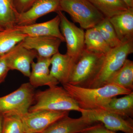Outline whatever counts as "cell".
Returning a JSON list of instances; mask_svg holds the SVG:
<instances>
[{
    "label": "cell",
    "mask_w": 133,
    "mask_h": 133,
    "mask_svg": "<svg viewBox=\"0 0 133 133\" xmlns=\"http://www.w3.org/2000/svg\"><path fill=\"white\" fill-rule=\"evenodd\" d=\"M59 11L66 12L84 29L94 28L105 18L87 0H60Z\"/></svg>",
    "instance_id": "5"
},
{
    "label": "cell",
    "mask_w": 133,
    "mask_h": 133,
    "mask_svg": "<svg viewBox=\"0 0 133 133\" xmlns=\"http://www.w3.org/2000/svg\"><path fill=\"white\" fill-rule=\"evenodd\" d=\"M62 42L59 38L49 36H27L21 42L24 48L35 51L37 57L44 58H51L59 52Z\"/></svg>",
    "instance_id": "12"
},
{
    "label": "cell",
    "mask_w": 133,
    "mask_h": 133,
    "mask_svg": "<svg viewBox=\"0 0 133 133\" xmlns=\"http://www.w3.org/2000/svg\"><path fill=\"white\" fill-rule=\"evenodd\" d=\"M69 111L41 110L28 112L21 117L25 133H42L58 120L68 115Z\"/></svg>",
    "instance_id": "9"
},
{
    "label": "cell",
    "mask_w": 133,
    "mask_h": 133,
    "mask_svg": "<svg viewBox=\"0 0 133 133\" xmlns=\"http://www.w3.org/2000/svg\"><path fill=\"white\" fill-rule=\"evenodd\" d=\"M125 3L129 8H133V0H121Z\"/></svg>",
    "instance_id": "29"
},
{
    "label": "cell",
    "mask_w": 133,
    "mask_h": 133,
    "mask_svg": "<svg viewBox=\"0 0 133 133\" xmlns=\"http://www.w3.org/2000/svg\"><path fill=\"white\" fill-rule=\"evenodd\" d=\"M18 14L14 0H0V26L3 28H14Z\"/></svg>",
    "instance_id": "23"
},
{
    "label": "cell",
    "mask_w": 133,
    "mask_h": 133,
    "mask_svg": "<svg viewBox=\"0 0 133 133\" xmlns=\"http://www.w3.org/2000/svg\"><path fill=\"white\" fill-rule=\"evenodd\" d=\"M105 56L84 48L73 65L68 83L88 87L99 72Z\"/></svg>",
    "instance_id": "2"
},
{
    "label": "cell",
    "mask_w": 133,
    "mask_h": 133,
    "mask_svg": "<svg viewBox=\"0 0 133 133\" xmlns=\"http://www.w3.org/2000/svg\"><path fill=\"white\" fill-rule=\"evenodd\" d=\"M133 52V40L112 48L105 55L99 72L87 88H97L106 85L111 77L123 66L129 55Z\"/></svg>",
    "instance_id": "4"
},
{
    "label": "cell",
    "mask_w": 133,
    "mask_h": 133,
    "mask_svg": "<svg viewBox=\"0 0 133 133\" xmlns=\"http://www.w3.org/2000/svg\"><path fill=\"white\" fill-rule=\"evenodd\" d=\"M83 132L85 133H116L108 129L102 123L97 122L85 129Z\"/></svg>",
    "instance_id": "26"
},
{
    "label": "cell",
    "mask_w": 133,
    "mask_h": 133,
    "mask_svg": "<svg viewBox=\"0 0 133 133\" xmlns=\"http://www.w3.org/2000/svg\"><path fill=\"white\" fill-rule=\"evenodd\" d=\"M79 133H85L84 132H81Z\"/></svg>",
    "instance_id": "32"
},
{
    "label": "cell",
    "mask_w": 133,
    "mask_h": 133,
    "mask_svg": "<svg viewBox=\"0 0 133 133\" xmlns=\"http://www.w3.org/2000/svg\"><path fill=\"white\" fill-rule=\"evenodd\" d=\"M34 102L35 104L30 107L29 112L47 110L58 111H74L80 112L81 111L65 89L57 85L35 93Z\"/></svg>",
    "instance_id": "3"
},
{
    "label": "cell",
    "mask_w": 133,
    "mask_h": 133,
    "mask_svg": "<svg viewBox=\"0 0 133 133\" xmlns=\"http://www.w3.org/2000/svg\"><path fill=\"white\" fill-rule=\"evenodd\" d=\"M3 116L2 115L0 114V133H2L3 122Z\"/></svg>",
    "instance_id": "30"
},
{
    "label": "cell",
    "mask_w": 133,
    "mask_h": 133,
    "mask_svg": "<svg viewBox=\"0 0 133 133\" xmlns=\"http://www.w3.org/2000/svg\"><path fill=\"white\" fill-rule=\"evenodd\" d=\"M60 20L57 15L48 21L25 26H16L15 28L21 33L29 37L49 36L56 37L65 42L61 30Z\"/></svg>",
    "instance_id": "13"
},
{
    "label": "cell",
    "mask_w": 133,
    "mask_h": 133,
    "mask_svg": "<svg viewBox=\"0 0 133 133\" xmlns=\"http://www.w3.org/2000/svg\"><path fill=\"white\" fill-rule=\"evenodd\" d=\"M51 58L37 57V62L31 64L29 83L34 88L45 85L51 87L59 84L50 74Z\"/></svg>",
    "instance_id": "14"
},
{
    "label": "cell",
    "mask_w": 133,
    "mask_h": 133,
    "mask_svg": "<svg viewBox=\"0 0 133 133\" xmlns=\"http://www.w3.org/2000/svg\"><path fill=\"white\" fill-rule=\"evenodd\" d=\"M37 56L35 51L24 48L21 42L5 54L10 70H16L29 78L31 72V64Z\"/></svg>",
    "instance_id": "10"
},
{
    "label": "cell",
    "mask_w": 133,
    "mask_h": 133,
    "mask_svg": "<svg viewBox=\"0 0 133 133\" xmlns=\"http://www.w3.org/2000/svg\"><path fill=\"white\" fill-rule=\"evenodd\" d=\"M36 0H14L15 7L19 14L26 12Z\"/></svg>",
    "instance_id": "27"
},
{
    "label": "cell",
    "mask_w": 133,
    "mask_h": 133,
    "mask_svg": "<svg viewBox=\"0 0 133 133\" xmlns=\"http://www.w3.org/2000/svg\"><path fill=\"white\" fill-rule=\"evenodd\" d=\"M95 27L99 31L106 42L112 49L118 46L122 43L117 37L114 27L108 18H105Z\"/></svg>",
    "instance_id": "24"
},
{
    "label": "cell",
    "mask_w": 133,
    "mask_h": 133,
    "mask_svg": "<svg viewBox=\"0 0 133 133\" xmlns=\"http://www.w3.org/2000/svg\"><path fill=\"white\" fill-rule=\"evenodd\" d=\"M108 19L122 43L133 40V8Z\"/></svg>",
    "instance_id": "16"
},
{
    "label": "cell",
    "mask_w": 133,
    "mask_h": 133,
    "mask_svg": "<svg viewBox=\"0 0 133 133\" xmlns=\"http://www.w3.org/2000/svg\"></svg>",
    "instance_id": "33"
},
{
    "label": "cell",
    "mask_w": 133,
    "mask_h": 133,
    "mask_svg": "<svg viewBox=\"0 0 133 133\" xmlns=\"http://www.w3.org/2000/svg\"><path fill=\"white\" fill-rule=\"evenodd\" d=\"M75 61L69 55L59 52L51 58L50 74L62 85L68 83Z\"/></svg>",
    "instance_id": "17"
},
{
    "label": "cell",
    "mask_w": 133,
    "mask_h": 133,
    "mask_svg": "<svg viewBox=\"0 0 133 133\" xmlns=\"http://www.w3.org/2000/svg\"><path fill=\"white\" fill-rule=\"evenodd\" d=\"M82 116L92 123L100 122L108 129L125 133H133L132 118H127L103 109H81Z\"/></svg>",
    "instance_id": "7"
},
{
    "label": "cell",
    "mask_w": 133,
    "mask_h": 133,
    "mask_svg": "<svg viewBox=\"0 0 133 133\" xmlns=\"http://www.w3.org/2000/svg\"><path fill=\"white\" fill-rule=\"evenodd\" d=\"M108 84L116 85L133 91V61L127 59L123 66L109 79L107 83Z\"/></svg>",
    "instance_id": "19"
},
{
    "label": "cell",
    "mask_w": 133,
    "mask_h": 133,
    "mask_svg": "<svg viewBox=\"0 0 133 133\" xmlns=\"http://www.w3.org/2000/svg\"><path fill=\"white\" fill-rule=\"evenodd\" d=\"M101 109L120 116L127 118H132L133 116V92L120 98L114 97Z\"/></svg>",
    "instance_id": "18"
},
{
    "label": "cell",
    "mask_w": 133,
    "mask_h": 133,
    "mask_svg": "<svg viewBox=\"0 0 133 133\" xmlns=\"http://www.w3.org/2000/svg\"><path fill=\"white\" fill-rule=\"evenodd\" d=\"M4 29L2 27H1V26H0V31H2V30H4Z\"/></svg>",
    "instance_id": "31"
},
{
    "label": "cell",
    "mask_w": 133,
    "mask_h": 133,
    "mask_svg": "<svg viewBox=\"0 0 133 133\" xmlns=\"http://www.w3.org/2000/svg\"><path fill=\"white\" fill-rule=\"evenodd\" d=\"M104 15L109 18L127 10L129 8L121 0H87Z\"/></svg>",
    "instance_id": "22"
},
{
    "label": "cell",
    "mask_w": 133,
    "mask_h": 133,
    "mask_svg": "<svg viewBox=\"0 0 133 133\" xmlns=\"http://www.w3.org/2000/svg\"><path fill=\"white\" fill-rule=\"evenodd\" d=\"M3 116L2 133H24L21 117L15 115Z\"/></svg>",
    "instance_id": "25"
},
{
    "label": "cell",
    "mask_w": 133,
    "mask_h": 133,
    "mask_svg": "<svg viewBox=\"0 0 133 133\" xmlns=\"http://www.w3.org/2000/svg\"><path fill=\"white\" fill-rule=\"evenodd\" d=\"M84 48L93 52L105 55L112 49L95 27L88 29L85 32Z\"/></svg>",
    "instance_id": "20"
},
{
    "label": "cell",
    "mask_w": 133,
    "mask_h": 133,
    "mask_svg": "<svg viewBox=\"0 0 133 133\" xmlns=\"http://www.w3.org/2000/svg\"><path fill=\"white\" fill-rule=\"evenodd\" d=\"M94 124L82 116L72 118L66 115L55 122L42 133H79Z\"/></svg>",
    "instance_id": "15"
},
{
    "label": "cell",
    "mask_w": 133,
    "mask_h": 133,
    "mask_svg": "<svg viewBox=\"0 0 133 133\" xmlns=\"http://www.w3.org/2000/svg\"><path fill=\"white\" fill-rule=\"evenodd\" d=\"M9 70H10L8 66L5 54L0 56V84L5 81Z\"/></svg>",
    "instance_id": "28"
},
{
    "label": "cell",
    "mask_w": 133,
    "mask_h": 133,
    "mask_svg": "<svg viewBox=\"0 0 133 133\" xmlns=\"http://www.w3.org/2000/svg\"><path fill=\"white\" fill-rule=\"evenodd\" d=\"M60 0H36L26 12L18 14L16 26H25L36 23L41 17L59 10Z\"/></svg>",
    "instance_id": "11"
},
{
    "label": "cell",
    "mask_w": 133,
    "mask_h": 133,
    "mask_svg": "<svg viewBox=\"0 0 133 133\" xmlns=\"http://www.w3.org/2000/svg\"><path fill=\"white\" fill-rule=\"evenodd\" d=\"M56 12L60 18V30L66 43V54L75 62L84 49L85 32L69 21L62 11Z\"/></svg>",
    "instance_id": "8"
},
{
    "label": "cell",
    "mask_w": 133,
    "mask_h": 133,
    "mask_svg": "<svg viewBox=\"0 0 133 133\" xmlns=\"http://www.w3.org/2000/svg\"><path fill=\"white\" fill-rule=\"evenodd\" d=\"M62 85L79 107L85 110L101 109L112 98L133 92L114 84L97 88L80 87L69 83Z\"/></svg>",
    "instance_id": "1"
},
{
    "label": "cell",
    "mask_w": 133,
    "mask_h": 133,
    "mask_svg": "<svg viewBox=\"0 0 133 133\" xmlns=\"http://www.w3.org/2000/svg\"><path fill=\"white\" fill-rule=\"evenodd\" d=\"M35 88L29 83L23 84L16 90L0 97V114L3 116L21 117L35 102Z\"/></svg>",
    "instance_id": "6"
},
{
    "label": "cell",
    "mask_w": 133,
    "mask_h": 133,
    "mask_svg": "<svg viewBox=\"0 0 133 133\" xmlns=\"http://www.w3.org/2000/svg\"><path fill=\"white\" fill-rule=\"evenodd\" d=\"M27 36L15 27L0 31V56L9 52Z\"/></svg>",
    "instance_id": "21"
}]
</instances>
